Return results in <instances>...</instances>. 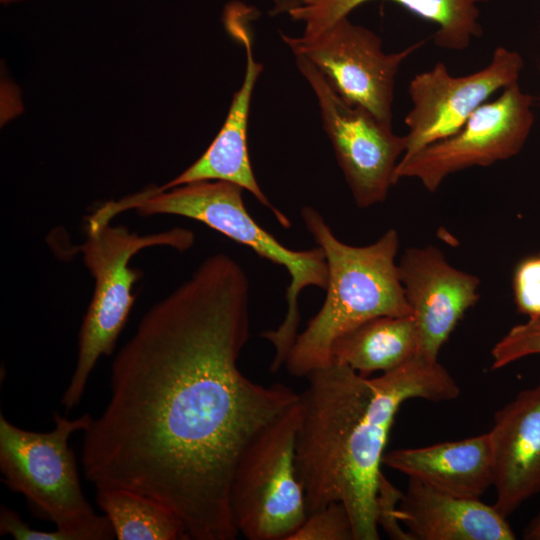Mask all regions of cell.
I'll return each instance as SVG.
<instances>
[{
  "mask_svg": "<svg viewBox=\"0 0 540 540\" xmlns=\"http://www.w3.org/2000/svg\"><path fill=\"white\" fill-rule=\"evenodd\" d=\"M248 338L247 275L233 257L212 254L144 314L117 353L110 400L84 431L86 478L167 505L189 539L237 538L230 507L237 463L299 399L241 372Z\"/></svg>",
  "mask_w": 540,
  "mask_h": 540,
  "instance_id": "1",
  "label": "cell"
},
{
  "mask_svg": "<svg viewBox=\"0 0 540 540\" xmlns=\"http://www.w3.org/2000/svg\"><path fill=\"white\" fill-rule=\"evenodd\" d=\"M306 378L296 466L308 513L341 502L354 540H377L380 468L397 412L410 399L454 400L460 388L439 361L420 354L378 377L331 363Z\"/></svg>",
  "mask_w": 540,
  "mask_h": 540,
  "instance_id": "2",
  "label": "cell"
},
{
  "mask_svg": "<svg viewBox=\"0 0 540 540\" xmlns=\"http://www.w3.org/2000/svg\"><path fill=\"white\" fill-rule=\"evenodd\" d=\"M301 217L324 251L328 283L322 307L298 333L285 361L294 377L330 365L334 342L362 323L379 316L412 315L396 263L400 241L395 229L372 244L352 246L340 241L313 207H303Z\"/></svg>",
  "mask_w": 540,
  "mask_h": 540,
  "instance_id": "3",
  "label": "cell"
},
{
  "mask_svg": "<svg viewBox=\"0 0 540 540\" xmlns=\"http://www.w3.org/2000/svg\"><path fill=\"white\" fill-rule=\"evenodd\" d=\"M243 190L228 181L202 180L166 190H144L119 201H110L109 208L114 216L135 209L142 216L168 214L196 220L251 248L261 258L284 267L290 276L285 317L276 329L261 334L274 348L270 369L276 372L285 364L298 335V298L308 287L326 290L328 265L321 247L293 250L263 229L247 211Z\"/></svg>",
  "mask_w": 540,
  "mask_h": 540,
  "instance_id": "4",
  "label": "cell"
},
{
  "mask_svg": "<svg viewBox=\"0 0 540 540\" xmlns=\"http://www.w3.org/2000/svg\"><path fill=\"white\" fill-rule=\"evenodd\" d=\"M92 417L70 420L54 415L48 432L24 430L0 416V470L4 484L22 494L35 515L55 524L70 540H110L114 531L105 515L94 513L80 485L69 439L85 431Z\"/></svg>",
  "mask_w": 540,
  "mask_h": 540,
  "instance_id": "5",
  "label": "cell"
},
{
  "mask_svg": "<svg viewBox=\"0 0 540 540\" xmlns=\"http://www.w3.org/2000/svg\"><path fill=\"white\" fill-rule=\"evenodd\" d=\"M87 226L80 249L94 291L80 327L76 366L61 400L67 411L79 404L97 361L113 353L128 320L135 302L132 289L141 278V271L129 265L132 257L149 247L184 251L194 243L193 233L183 228L140 235L111 222L88 220Z\"/></svg>",
  "mask_w": 540,
  "mask_h": 540,
  "instance_id": "6",
  "label": "cell"
},
{
  "mask_svg": "<svg viewBox=\"0 0 540 540\" xmlns=\"http://www.w3.org/2000/svg\"><path fill=\"white\" fill-rule=\"evenodd\" d=\"M300 418L297 402L249 443L237 463L230 507L239 534L249 540H288L308 515L296 466Z\"/></svg>",
  "mask_w": 540,
  "mask_h": 540,
  "instance_id": "7",
  "label": "cell"
},
{
  "mask_svg": "<svg viewBox=\"0 0 540 540\" xmlns=\"http://www.w3.org/2000/svg\"><path fill=\"white\" fill-rule=\"evenodd\" d=\"M295 56L308 59L347 103L365 108L392 126L395 78L403 61L425 41L385 53L371 30L339 18L322 31L301 36L281 34Z\"/></svg>",
  "mask_w": 540,
  "mask_h": 540,
  "instance_id": "8",
  "label": "cell"
},
{
  "mask_svg": "<svg viewBox=\"0 0 540 540\" xmlns=\"http://www.w3.org/2000/svg\"><path fill=\"white\" fill-rule=\"evenodd\" d=\"M296 65L313 90L326 135L359 208L383 202L392 185L407 140L371 112L343 100L308 59Z\"/></svg>",
  "mask_w": 540,
  "mask_h": 540,
  "instance_id": "9",
  "label": "cell"
},
{
  "mask_svg": "<svg viewBox=\"0 0 540 540\" xmlns=\"http://www.w3.org/2000/svg\"><path fill=\"white\" fill-rule=\"evenodd\" d=\"M532 103L518 82L509 85L496 99L480 106L456 133L402 157L395 170V184L403 178H415L429 192H435L453 173L514 157L533 127Z\"/></svg>",
  "mask_w": 540,
  "mask_h": 540,
  "instance_id": "10",
  "label": "cell"
},
{
  "mask_svg": "<svg viewBox=\"0 0 540 540\" xmlns=\"http://www.w3.org/2000/svg\"><path fill=\"white\" fill-rule=\"evenodd\" d=\"M523 67L517 51L498 46L490 62L473 73L454 76L438 62L414 75L408 87L412 107L404 119L408 132L402 157L456 133L495 92L517 83Z\"/></svg>",
  "mask_w": 540,
  "mask_h": 540,
  "instance_id": "11",
  "label": "cell"
},
{
  "mask_svg": "<svg viewBox=\"0 0 540 540\" xmlns=\"http://www.w3.org/2000/svg\"><path fill=\"white\" fill-rule=\"evenodd\" d=\"M398 272L415 322L419 354L438 361L442 346L478 301L480 280L450 265L434 246L407 249Z\"/></svg>",
  "mask_w": 540,
  "mask_h": 540,
  "instance_id": "12",
  "label": "cell"
},
{
  "mask_svg": "<svg viewBox=\"0 0 540 540\" xmlns=\"http://www.w3.org/2000/svg\"><path fill=\"white\" fill-rule=\"evenodd\" d=\"M230 35L246 51V70L243 83L232 98L224 124L202 156L191 166L163 186L166 190L179 185L202 181L223 180L235 183L250 192L257 201L269 209L284 228H290L289 218L276 208L262 191L254 175L247 144L248 118L253 90L263 65L253 54L252 35L237 5L229 6L224 17Z\"/></svg>",
  "mask_w": 540,
  "mask_h": 540,
  "instance_id": "13",
  "label": "cell"
},
{
  "mask_svg": "<svg viewBox=\"0 0 540 540\" xmlns=\"http://www.w3.org/2000/svg\"><path fill=\"white\" fill-rule=\"evenodd\" d=\"M494 507L505 517L540 493V380L494 415Z\"/></svg>",
  "mask_w": 540,
  "mask_h": 540,
  "instance_id": "14",
  "label": "cell"
},
{
  "mask_svg": "<svg viewBox=\"0 0 540 540\" xmlns=\"http://www.w3.org/2000/svg\"><path fill=\"white\" fill-rule=\"evenodd\" d=\"M397 518L412 540H514L515 533L494 505L455 496L409 478Z\"/></svg>",
  "mask_w": 540,
  "mask_h": 540,
  "instance_id": "15",
  "label": "cell"
},
{
  "mask_svg": "<svg viewBox=\"0 0 540 540\" xmlns=\"http://www.w3.org/2000/svg\"><path fill=\"white\" fill-rule=\"evenodd\" d=\"M382 464L459 497L480 499L494 483L489 431L465 439L385 453Z\"/></svg>",
  "mask_w": 540,
  "mask_h": 540,
  "instance_id": "16",
  "label": "cell"
},
{
  "mask_svg": "<svg viewBox=\"0 0 540 540\" xmlns=\"http://www.w3.org/2000/svg\"><path fill=\"white\" fill-rule=\"evenodd\" d=\"M370 0H274L273 12L304 24L303 34H316ZM433 23L436 46L462 51L482 36L481 3L489 0H389Z\"/></svg>",
  "mask_w": 540,
  "mask_h": 540,
  "instance_id": "17",
  "label": "cell"
},
{
  "mask_svg": "<svg viewBox=\"0 0 540 540\" xmlns=\"http://www.w3.org/2000/svg\"><path fill=\"white\" fill-rule=\"evenodd\" d=\"M419 354L412 315L379 316L339 337L331 348V363L343 364L362 376L389 372Z\"/></svg>",
  "mask_w": 540,
  "mask_h": 540,
  "instance_id": "18",
  "label": "cell"
},
{
  "mask_svg": "<svg viewBox=\"0 0 540 540\" xmlns=\"http://www.w3.org/2000/svg\"><path fill=\"white\" fill-rule=\"evenodd\" d=\"M96 489V502L118 540L189 539L180 516L160 501L125 488Z\"/></svg>",
  "mask_w": 540,
  "mask_h": 540,
  "instance_id": "19",
  "label": "cell"
},
{
  "mask_svg": "<svg viewBox=\"0 0 540 540\" xmlns=\"http://www.w3.org/2000/svg\"><path fill=\"white\" fill-rule=\"evenodd\" d=\"M288 540H354L350 515L341 502H331L309 512Z\"/></svg>",
  "mask_w": 540,
  "mask_h": 540,
  "instance_id": "20",
  "label": "cell"
},
{
  "mask_svg": "<svg viewBox=\"0 0 540 540\" xmlns=\"http://www.w3.org/2000/svg\"><path fill=\"white\" fill-rule=\"evenodd\" d=\"M540 354V317L512 327L492 348V369Z\"/></svg>",
  "mask_w": 540,
  "mask_h": 540,
  "instance_id": "21",
  "label": "cell"
},
{
  "mask_svg": "<svg viewBox=\"0 0 540 540\" xmlns=\"http://www.w3.org/2000/svg\"><path fill=\"white\" fill-rule=\"evenodd\" d=\"M513 293L518 312L540 317V252L521 260L513 274Z\"/></svg>",
  "mask_w": 540,
  "mask_h": 540,
  "instance_id": "22",
  "label": "cell"
},
{
  "mask_svg": "<svg viewBox=\"0 0 540 540\" xmlns=\"http://www.w3.org/2000/svg\"><path fill=\"white\" fill-rule=\"evenodd\" d=\"M402 492L394 487L382 474L377 492V522L393 539L412 540L409 533L401 528L397 509Z\"/></svg>",
  "mask_w": 540,
  "mask_h": 540,
  "instance_id": "23",
  "label": "cell"
},
{
  "mask_svg": "<svg viewBox=\"0 0 540 540\" xmlns=\"http://www.w3.org/2000/svg\"><path fill=\"white\" fill-rule=\"evenodd\" d=\"M523 538L526 540H540V511L524 529Z\"/></svg>",
  "mask_w": 540,
  "mask_h": 540,
  "instance_id": "24",
  "label": "cell"
},
{
  "mask_svg": "<svg viewBox=\"0 0 540 540\" xmlns=\"http://www.w3.org/2000/svg\"><path fill=\"white\" fill-rule=\"evenodd\" d=\"M0 1L3 4H10V3H14V2L23 1V0H0Z\"/></svg>",
  "mask_w": 540,
  "mask_h": 540,
  "instance_id": "25",
  "label": "cell"
}]
</instances>
